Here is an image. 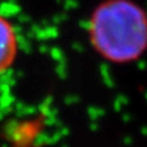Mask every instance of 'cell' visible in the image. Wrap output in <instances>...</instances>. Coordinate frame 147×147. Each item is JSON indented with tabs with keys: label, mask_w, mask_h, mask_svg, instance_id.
Masks as SVG:
<instances>
[{
	"label": "cell",
	"mask_w": 147,
	"mask_h": 147,
	"mask_svg": "<svg viewBox=\"0 0 147 147\" xmlns=\"http://www.w3.org/2000/svg\"><path fill=\"white\" fill-rule=\"evenodd\" d=\"M90 39L105 60H139L147 50V12L132 0H105L91 16Z\"/></svg>",
	"instance_id": "cell-1"
},
{
	"label": "cell",
	"mask_w": 147,
	"mask_h": 147,
	"mask_svg": "<svg viewBox=\"0 0 147 147\" xmlns=\"http://www.w3.org/2000/svg\"><path fill=\"white\" fill-rule=\"evenodd\" d=\"M17 37L12 25L0 15V75L6 72L16 60Z\"/></svg>",
	"instance_id": "cell-2"
}]
</instances>
